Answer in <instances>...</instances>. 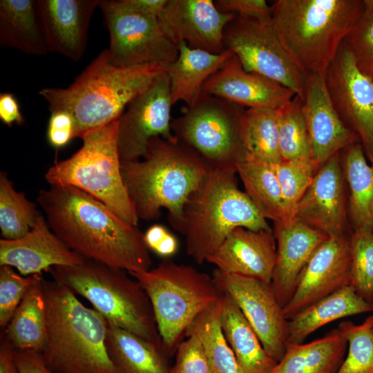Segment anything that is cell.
<instances>
[{
	"mask_svg": "<svg viewBox=\"0 0 373 373\" xmlns=\"http://www.w3.org/2000/svg\"><path fill=\"white\" fill-rule=\"evenodd\" d=\"M213 2L222 12L242 17L271 18L272 7L265 0H216Z\"/></svg>",
	"mask_w": 373,
	"mask_h": 373,
	"instance_id": "cell-45",
	"label": "cell"
},
{
	"mask_svg": "<svg viewBox=\"0 0 373 373\" xmlns=\"http://www.w3.org/2000/svg\"><path fill=\"white\" fill-rule=\"evenodd\" d=\"M245 193L260 213L274 222L284 219L283 198L274 164L246 156L236 165Z\"/></svg>",
	"mask_w": 373,
	"mask_h": 373,
	"instance_id": "cell-33",
	"label": "cell"
},
{
	"mask_svg": "<svg viewBox=\"0 0 373 373\" xmlns=\"http://www.w3.org/2000/svg\"><path fill=\"white\" fill-rule=\"evenodd\" d=\"M243 131L247 157L272 164L282 160L276 109L246 108Z\"/></svg>",
	"mask_w": 373,
	"mask_h": 373,
	"instance_id": "cell-35",
	"label": "cell"
},
{
	"mask_svg": "<svg viewBox=\"0 0 373 373\" xmlns=\"http://www.w3.org/2000/svg\"><path fill=\"white\" fill-rule=\"evenodd\" d=\"M171 106L170 80L166 70L129 103L118 119L121 162L142 158L154 137H175L171 129Z\"/></svg>",
	"mask_w": 373,
	"mask_h": 373,
	"instance_id": "cell-14",
	"label": "cell"
},
{
	"mask_svg": "<svg viewBox=\"0 0 373 373\" xmlns=\"http://www.w3.org/2000/svg\"><path fill=\"white\" fill-rule=\"evenodd\" d=\"M106 347L117 373H170L161 346L108 323Z\"/></svg>",
	"mask_w": 373,
	"mask_h": 373,
	"instance_id": "cell-29",
	"label": "cell"
},
{
	"mask_svg": "<svg viewBox=\"0 0 373 373\" xmlns=\"http://www.w3.org/2000/svg\"><path fill=\"white\" fill-rule=\"evenodd\" d=\"M212 278L218 289L238 306L267 354L279 362L285 352L288 320L271 283L217 269Z\"/></svg>",
	"mask_w": 373,
	"mask_h": 373,
	"instance_id": "cell-13",
	"label": "cell"
},
{
	"mask_svg": "<svg viewBox=\"0 0 373 373\" xmlns=\"http://www.w3.org/2000/svg\"><path fill=\"white\" fill-rule=\"evenodd\" d=\"M276 260V242L271 230H233L206 262L231 274L271 283Z\"/></svg>",
	"mask_w": 373,
	"mask_h": 373,
	"instance_id": "cell-23",
	"label": "cell"
},
{
	"mask_svg": "<svg viewBox=\"0 0 373 373\" xmlns=\"http://www.w3.org/2000/svg\"><path fill=\"white\" fill-rule=\"evenodd\" d=\"M373 316L356 325L343 321L338 328L346 338L347 357L336 373H373Z\"/></svg>",
	"mask_w": 373,
	"mask_h": 373,
	"instance_id": "cell-38",
	"label": "cell"
},
{
	"mask_svg": "<svg viewBox=\"0 0 373 373\" xmlns=\"http://www.w3.org/2000/svg\"><path fill=\"white\" fill-rule=\"evenodd\" d=\"M350 236H329L314 251L299 276L294 294L283 307L289 321L323 298L351 285Z\"/></svg>",
	"mask_w": 373,
	"mask_h": 373,
	"instance_id": "cell-16",
	"label": "cell"
},
{
	"mask_svg": "<svg viewBox=\"0 0 373 373\" xmlns=\"http://www.w3.org/2000/svg\"><path fill=\"white\" fill-rule=\"evenodd\" d=\"M274 169L282 193L283 220H290L318 169L312 160H281Z\"/></svg>",
	"mask_w": 373,
	"mask_h": 373,
	"instance_id": "cell-39",
	"label": "cell"
},
{
	"mask_svg": "<svg viewBox=\"0 0 373 373\" xmlns=\"http://www.w3.org/2000/svg\"><path fill=\"white\" fill-rule=\"evenodd\" d=\"M0 373H19L13 356V348L6 338L0 336Z\"/></svg>",
	"mask_w": 373,
	"mask_h": 373,
	"instance_id": "cell-50",
	"label": "cell"
},
{
	"mask_svg": "<svg viewBox=\"0 0 373 373\" xmlns=\"http://www.w3.org/2000/svg\"><path fill=\"white\" fill-rule=\"evenodd\" d=\"M37 202L53 233L83 258L128 273L151 269L144 233L94 197L74 186L50 185L39 191Z\"/></svg>",
	"mask_w": 373,
	"mask_h": 373,
	"instance_id": "cell-1",
	"label": "cell"
},
{
	"mask_svg": "<svg viewBox=\"0 0 373 373\" xmlns=\"http://www.w3.org/2000/svg\"><path fill=\"white\" fill-rule=\"evenodd\" d=\"M144 240L149 250L164 258L174 255L178 249L177 238L163 225L155 224L144 233Z\"/></svg>",
	"mask_w": 373,
	"mask_h": 373,
	"instance_id": "cell-46",
	"label": "cell"
},
{
	"mask_svg": "<svg viewBox=\"0 0 373 373\" xmlns=\"http://www.w3.org/2000/svg\"><path fill=\"white\" fill-rule=\"evenodd\" d=\"M372 304L346 286L315 302L288 321L287 342L301 343L311 334L334 321L372 312Z\"/></svg>",
	"mask_w": 373,
	"mask_h": 373,
	"instance_id": "cell-27",
	"label": "cell"
},
{
	"mask_svg": "<svg viewBox=\"0 0 373 373\" xmlns=\"http://www.w3.org/2000/svg\"><path fill=\"white\" fill-rule=\"evenodd\" d=\"M220 323L243 373H270L272 371L277 362L265 351L232 298L224 292H222L220 298Z\"/></svg>",
	"mask_w": 373,
	"mask_h": 373,
	"instance_id": "cell-26",
	"label": "cell"
},
{
	"mask_svg": "<svg viewBox=\"0 0 373 373\" xmlns=\"http://www.w3.org/2000/svg\"><path fill=\"white\" fill-rule=\"evenodd\" d=\"M212 168L176 137H154L142 158L121 162L123 180L138 219L157 220L165 209L169 222L180 233L184 205Z\"/></svg>",
	"mask_w": 373,
	"mask_h": 373,
	"instance_id": "cell-2",
	"label": "cell"
},
{
	"mask_svg": "<svg viewBox=\"0 0 373 373\" xmlns=\"http://www.w3.org/2000/svg\"><path fill=\"white\" fill-rule=\"evenodd\" d=\"M364 10L345 37L343 45L358 68L373 79V0L364 1Z\"/></svg>",
	"mask_w": 373,
	"mask_h": 373,
	"instance_id": "cell-41",
	"label": "cell"
},
{
	"mask_svg": "<svg viewBox=\"0 0 373 373\" xmlns=\"http://www.w3.org/2000/svg\"><path fill=\"white\" fill-rule=\"evenodd\" d=\"M342 151L343 175L350 193L347 211L353 231L373 232V161L367 162L361 142Z\"/></svg>",
	"mask_w": 373,
	"mask_h": 373,
	"instance_id": "cell-31",
	"label": "cell"
},
{
	"mask_svg": "<svg viewBox=\"0 0 373 373\" xmlns=\"http://www.w3.org/2000/svg\"><path fill=\"white\" fill-rule=\"evenodd\" d=\"M128 274L149 298L162 350L168 357L176 352L195 318L222 296L212 277L169 258L148 271Z\"/></svg>",
	"mask_w": 373,
	"mask_h": 373,
	"instance_id": "cell-8",
	"label": "cell"
},
{
	"mask_svg": "<svg viewBox=\"0 0 373 373\" xmlns=\"http://www.w3.org/2000/svg\"><path fill=\"white\" fill-rule=\"evenodd\" d=\"M276 116L282 160H311L303 100L295 95L276 109Z\"/></svg>",
	"mask_w": 373,
	"mask_h": 373,
	"instance_id": "cell-37",
	"label": "cell"
},
{
	"mask_svg": "<svg viewBox=\"0 0 373 373\" xmlns=\"http://www.w3.org/2000/svg\"><path fill=\"white\" fill-rule=\"evenodd\" d=\"M276 260L271 285L284 307L293 296L308 260L329 236L296 218L274 222Z\"/></svg>",
	"mask_w": 373,
	"mask_h": 373,
	"instance_id": "cell-22",
	"label": "cell"
},
{
	"mask_svg": "<svg viewBox=\"0 0 373 373\" xmlns=\"http://www.w3.org/2000/svg\"><path fill=\"white\" fill-rule=\"evenodd\" d=\"M83 260L53 233L41 212L25 236L0 240V266L15 267L25 276L41 274L57 266L77 265Z\"/></svg>",
	"mask_w": 373,
	"mask_h": 373,
	"instance_id": "cell-21",
	"label": "cell"
},
{
	"mask_svg": "<svg viewBox=\"0 0 373 373\" xmlns=\"http://www.w3.org/2000/svg\"><path fill=\"white\" fill-rule=\"evenodd\" d=\"M35 278V274L25 276L17 274L12 267L0 266V327L1 331L9 323Z\"/></svg>",
	"mask_w": 373,
	"mask_h": 373,
	"instance_id": "cell-42",
	"label": "cell"
},
{
	"mask_svg": "<svg viewBox=\"0 0 373 373\" xmlns=\"http://www.w3.org/2000/svg\"><path fill=\"white\" fill-rule=\"evenodd\" d=\"M108 29L110 61L117 66L156 64L166 69L177 59L178 46L162 28L158 19L124 7L119 0H100Z\"/></svg>",
	"mask_w": 373,
	"mask_h": 373,
	"instance_id": "cell-12",
	"label": "cell"
},
{
	"mask_svg": "<svg viewBox=\"0 0 373 373\" xmlns=\"http://www.w3.org/2000/svg\"><path fill=\"white\" fill-rule=\"evenodd\" d=\"M303 111L311 160L319 169L329 158L354 143L358 135L341 119L330 99L325 75L307 76Z\"/></svg>",
	"mask_w": 373,
	"mask_h": 373,
	"instance_id": "cell-19",
	"label": "cell"
},
{
	"mask_svg": "<svg viewBox=\"0 0 373 373\" xmlns=\"http://www.w3.org/2000/svg\"><path fill=\"white\" fill-rule=\"evenodd\" d=\"M236 168H212L183 207L180 233L187 254L207 261L235 229L271 230L267 219L238 186Z\"/></svg>",
	"mask_w": 373,
	"mask_h": 373,
	"instance_id": "cell-6",
	"label": "cell"
},
{
	"mask_svg": "<svg viewBox=\"0 0 373 373\" xmlns=\"http://www.w3.org/2000/svg\"><path fill=\"white\" fill-rule=\"evenodd\" d=\"M235 14L222 12L211 0H167L159 23L175 44L184 41L193 48L220 54L226 26Z\"/></svg>",
	"mask_w": 373,
	"mask_h": 373,
	"instance_id": "cell-17",
	"label": "cell"
},
{
	"mask_svg": "<svg viewBox=\"0 0 373 373\" xmlns=\"http://www.w3.org/2000/svg\"><path fill=\"white\" fill-rule=\"evenodd\" d=\"M271 7L281 44L309 76L325 75L365 6L361 0H278Z\"/></svg>",
	"mask_w": 373,
	"mask_h": 373,
	"instance_id": "cell-5",
	"label": "cell"
},
{
	"mask_svg": "<svg viewBox=\"0 0 373 373\" xmlns=\"http://www.w3.org/2000/svg\"><path fill=\"white\" fill-rule=\"evenodd\" d=\"M245 107L202 92L196 102L172 119L173 135L215 167H233L247 156Z\"/></svg>",
	"mask_w": 373,
	"mask_h": 373,
	"instance_id": "cell-10",
	"label": "cell"
},
{
	"mask_svg": "<svg viewBox=\"0 0 373 373\" xmlns=\"http://www.w3.org/2000/svg\"><path fill=\"white\" fill-rule=\"evenodd\" d=\"M13 356L19 373H55L46 365L39 352L13 349Z\"/></svg>",
	"mask_w": 373,
	"mask_h": 373,
	"instance_id": "cell-47",
	"label": "cell"
},
{
	"mask_svg": "<svg viewBox=\"0 0 373 373\" xmlns=\"http://www.w3.org/2000/svg\"><path fill=\"white\" fill-rule=\"evenodd\" d=\"M220 310V298L195 318L185 334L200 339L213 373H243L222 331Z\"/></svg>",
	"mask_w": 373,
	"mask_h": 373,
	"instance_id": "cell-34",
	"label": "cell"
},
{
	"mask_svg": "<svg viewBox=\"0 0 373 373\" xmlns=\"http://www.w3.org/2000/svg\"><path fill=\"white\" fill-rule=\"evenodd\" d=\"M43 280L41 274H35L32 285L1 332L14 350L41 352L44 347L46 327Z\"/></svg>",
	"mask_w": 373,
	"mask_h": 373,
	"instance_id": "cell-32",
	"label": "cell"
},
{
	"mask_svg": "<svg viewBox=\"0 0 373 373\" xmlns=\"http://www.w3.org/2000/svg\"><path fill=\"white\" fill-rule=\"evenodd\" d=\"M50 113L46 137L50 145L58 150L75 138V121L72 115L66 111L57 110Z\"/></svg>",
	"mask_w": 373,
	"mask_h": 373,
	"instance_id": "cell-44",
	"label": "cell"
},
{
	"mask_svg": "<svg viewBox=\"0 0 373 373\" xmlns=\"http://www.w3.org/2000/svg\"><path fill=\"white\" fill-rule=\"evenodd\" d=\"M371 304H372V309H373V299H372V301ZM372 312H373V310H372ZM372 316H373V314H372ZM372 329H373V326H372Z\"/></svg>",
	"mask_w": 373,
	"mask_h": 373,
	"instance_id": "cell-51",
	"label": "cell"
},
{
	"mask_svg": "<svg viewBox=\"0 0 373 373\" xmlns=\"http://www.w3.org/2000/svg\"><path fill=\"white\" fill-rule=\"evenodd\" d=\"M118 119L87 131L82 147L70 157L55 162L45 173L50 185L71 186L97 199L124 222L137 226L139 219L125 186L117 145Z\"/></svg>",
	"mask_w": 373,
	"mask_h": 373,
	"instance_id": "cell-9",
	"label": "cell"
},
{
	"mask_svg": "<svg viewBox=\"0 0 373 373\" xmlns=\"http://www.w3.org/2000/svg\"><path fill=\"white\" fill-rule=\"evenodd\" d=\"M202 91L247 108L278 109L296 95L276 82L245 70L234 55L206 81Z\"/></svg>",
	"mask_w": 373,
	"mask_h": 373,
	"instance_id": "cell-24",
	"label": "cell"
},
{
	"mask_svg": "<svg viewBox=\"0 0 373 373\" xmlns=\"http://www.w3.org/2000/svg\"><path fill=\"white\" fill-rule=\"evenodd\" d=\"M351 285L371 303L373 299V232L354 231L350 236Z\"/></svg>",
	"mask_w": 373,
	"mask_h": 373,
	"instance_id": "cell-40",
	"label": "cell"
},
{
	"mask_svg": "<svg viewBox=\"0 0 373 373\" xmlns=\"http://www.w3.org/2000/svg\"><path fill=\"white\" fill-rule=\"evenodd\" d=\"M100 0H37L48 52L74 61L85 52L88 32Z\"/></svg>",
	"mask_w": 373,
	"mask_h": 373,
	"instance_id": "cell-20",
	"label": "cell"
},
{
	"mask_svg": "<svg viewBox=\"0 0 373 373\" xmlns=\"http://www.w3.org/2000/svg\"><path fill=\"white\" fill-rule=\"evenodd\" d=\"M40 211L23 192L17 191L4 171L0 173V229L1 237L15 240L35 225Z\"/></svg>",
	"mask_w": 373,
	"mask_h": 373,
	"instance_id": "cell-36",
	"label": "cell"
},
{
	"mask_svg": "<svg viewBox=\"0 0 373 373\" xmlns=\"http://www.w3.org/2000/svg\"><path fill=\"white\" fill-rule=\"evenodd\" d=\"M223 44L244 69L276 82L304 99L307 76L281 44L271 18L236 17L226 26Z\"/></svg>",
	"mask_w": 373,
	"mask_h": 373,
	"instance_id": "cell-11",
	"label": "cell"
},
{
	"mask_svg": "<svg viewBox=\"0 0 373 373\" xmlns=\"http://www.w3.org/2000/svg\"><path fill=\"white\" fill-rule=\"evenodd\" d=\"M166 69L156 64L122 67L103 50L67 88H45L39 95L50 111L63 110L75 121V137L119 118L129 103Z\"/></svg>",
	"mask_w": 373,
	"mask_h": 373,
	"instance_id": "cell-3",
	"label": "cell"
},
{
	"mask_svg": "<svg viewBox=\"0 0 373 373\" xmlns=\"http://www.w3.org/2000/svg\"><path fill=\"white\" fill-rule=\"evenodd\" d=\"M176 350L175 363L170 373H213L203 345L194 333H186Z\"/></svg>",
	"mask_w": 373,
	"mask_h": 373,
	"instance_id": "cell-43",
	"label": "cell"
},
{
	"mask_svg": "<svg viewBox=\"0 0 373 373\" xmlns=\"http://www.w3.org/2000/svg\"><path fill=\"white\" fill-rule=\"evenodd\" d=\"M52 279L88 300L108 324L162 347L153 309L139 282L126 271L88 259L75 266H57Z\"/></svg>",
	"mask_w": 373,
	"mask_h": 373,
	"instance_id": "cell-7",
	"label": "cell"
},
{
	"mask_svg": "<svg viewBox=\"0 0 373 373\" xmlns=\"http://www.w3.org/2000/svg\"><path fill=\"white\" fill-rule=\"evenodd\" d=\"M0 45L30 55L48 52L37 0L0 1Z\"/></svg>",
	"mask_w": 373,
	"mask_h": 373,
	"instance_id": "cell-30",
	"label": "cell"
},
{
	"mask_svg": "<svg viewBox=\"0 0 373 373\" xmlns=\"http://www.w3.org/2000/svg\"><path fill=\"white\" fill-rule=\"evenodd\" d=\"M347 347L338 328L307 343L287 342L284 356L270 373H336Z\"/></svg>",
	"mask_w": 373,
	"mask_h": 373,
	"instance_id": "cell-28",
	"label": "cell"
},
{
	"mask_svg": "<svg viewBox=\"0 0 373 373\" xmlns=\"http://www.w3.org/2000/svg\"><path fill=\"white\" fill-rule=\"evenodd\" d=\"M46 335L40 352L55 373H117L106 347L108 323L67 286L43 280Z\"/></svg>",
	"mask_w": 373,
	"mask_h": 373,
	"instance_id": "cell-4",
	"label": "cell"
},
{
	"mask_svg": "<svg viewBox=\"0 0 373 373\" xmlns=\"http://www.w3.org/2000/svg\"><path fill=\"white\" fill-rule=\"evenodd\" d=\"M178 56L166 68L170 80L171 99L173 105L182 101L192 106L202 94L206 81L233 55L225 50L220 54L189 47L184 41L178 44Z\"/></svg>",
	"mask_w": 373,
	"mask_h": 373,
	"instance_id": "cell-25",
	"label": "cell"
},
{
	"mask_svg": "<svg viewBox=\"0 0 373 373\" xmlns=\"http://www.w3.org/2000/svg\"><path fill=\"white\" fill-rule=\"evenodd\" d=\"M0 119L10 127L13 124L22 125L25 122L19 102L10 93L0 94Z\"/></svg>",
	"mask_w": 373,
	"mask_h": 373,
	"instance_id": "cell-48",
	"label": "cell"
},
{
	"mask_svg": "<svg viewBox=\"0 0 373 373\" xmlns=\"http://www.w3.org/2000/svg\"><path fill=\"white\" fill-rule=\"evenodd\" d=\"M126 8L139 14L158 18L167 0H119Z\"/></svg>",
	"mask_w": 373,
	"mask_h": 373,
	"instance_id": "cell-49",
	"label": "cell"
},
{
	"mask_svg": "<svg viewBox=\"0 0 373 373\" xmlns=\"http://www.w3.org/2000/svg\"><path fill=\"white\" fill-rule=\"evenodd\" d=\"M340 153L316 171L299 201L294 217L327 236L345 233L347 212Z\"/></svg>",
	"mask_w": 373,
	"mask_h": 373,
	"instance_id": "cell-18",
	"label": "cell"
},
{
	"mask_svg": "<svg viewBox=\"0 0 373 373\" xmlns=\"http://www.w3.org/2000/svg\"><path fill=\"white\" fill-rule=\"evenodd\" d=\"M325 77L335 109L358 135L369 162H372L373 79L358 68L343 44Z\"/></svg>",
	"mask_w": 373,
	"mask_h": 373,
	"instance_id": "cell-15",
	"label": "cell"
}]
</instances>
